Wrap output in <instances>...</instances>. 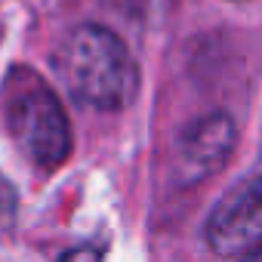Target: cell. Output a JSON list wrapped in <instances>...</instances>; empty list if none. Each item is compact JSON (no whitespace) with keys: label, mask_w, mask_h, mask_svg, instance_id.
I'll return each mask as SVG.
<instances>
[{"label":"cell","mask_w":262,"mask_h":262,"mask_svg":"<svg viewBox=\"0 0 262 262\" xmlns=\"http://www.w3.org/2000/svg\"><path fill=\"white\" fill-rule=\"evenodd\" d=\"M244 262H262V250H256V253H250Z\"/></svg>","instance_id":"8992f818"},{"label":"cell","mask_w":262,"mask_h":262,"mask_svg":"<svg viewBox=\"0 0 262 262\" xmlns=\"http://www.w3.org/2000/svg\"><path fill=\"white\" fill-rule=\"evenodd\" d=\"M56 71L77 102L102 111L126 108L139 90V68L126 43L102 25L74 28L56 53Z\"/></svg>","instance_id":"6da1fadb"},{"label":"cell","mask_w":262,"mask_h":262,"mask_svg":"<svg viewBox=\"0 0 262 262\" xmlns=\"http://www.w3.org/2000/svg\"><path fill=\"white\" fill-rule=\"evenodd\" d=\"M234 120L225 114V111H213L201 120H194L182 139H179V155H176V164L185 176V182H198L210 173H216L231 148H234Z\"/></svg>","instance_id":"277c9868"},{"label":"cell","mask_w":262,"mask_h":262,"mask_svg":"<svg viewBox=\"0 0 262 262\" xmlns=\"http://www.w3.org/2000/svg\"><path fill=\"white\" fill-rule=\"evenodd\" d=\"M59 262H102V256H99L96 247H74V250H68Z\"/></svg>","instance_id":"5b68a950"},{"label":"cell","mask_w":262,"mask_h":262,"mask_svg":"<svg viewBox=\"0 0 262 262\" xmlns=\"http://www.w3.org/2000/svg\"><path fill=\"white\" fill-rule=\"evenodd\" d=\"M204 234L210 250L225 259L262 250V173L241 182L213 207Z\"/></svg>","instance_id":"3957f363"},{"label":"cell","mask_w":262,"mask_h":262,"mask_svg":"<svg viewBox=\"0 0 262 262\" xmlns=\"http://www.w3.org/2000/svg\"><path fill=\"white\" fill-rule=\"evenodd\" d=\"M7 126L22 148V155L43 167L56 170L71 155V123L62 111L56 93L28 68H16L7 80Z\"/></svg>","instance_id":"7a4b0ae2"}]
</instances>
